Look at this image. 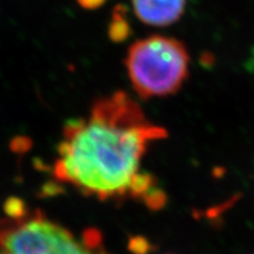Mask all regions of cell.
I'll return each instance as SVG.
<instances>
[{
  "label": "cell",
  "instance_id": "1",
  "mask_svg": "<svg viewBox=\"0 0 254 254\" xmlns=\"http://www.w3.org/2000/svg\"><path fill=\"white\" fill-rule=\"evenodd\" d=\"M166 136L128 94L114 92L95 100L87 117L65 124L53 177L100 201L134 199L158 209L166 196L141 164L150 145Z\"/></svg>",
  "mask_w": 254,
  "mask_h": 254
},
{
  "label": "cell",
  "instance_id": "2",
  "mask_svg": "<svg viewBox=\"0 0 254 254\" xmlns=\"http://www.w3.org/2000/svg\"><path fill=\"white\" fill-rule=\"evenodd\" d=\"M0 254H112L97 228L80 234L52 220L21 200L8 199L0 217Z\"/></svg>",
  "mask_w": 254,
  "mask_h": 254
},
{
  "label": "cell",
  "instance_id": "3",
  "mask_svg": "<svg viewBox=\"0 0 254 254\" xmlns=\"http://www.w3.org/2000/svg\"><path fill=\"white\" fill-rule=\"evenodd\" d=\"M189 65L185 45L164 36L135 41L125 58L132 86L142 99L177 93L189 77Z\"/></svg>",
  "mask_w": 254,
  "mask_h": 254
},
{
  "label": "cell",
  "instance_id": "4",
  "mask_svg": "<svg viewBox=\"0 0 254 254\" xmlns=\"http://www.w3.org/2000/svg\"><path fill=\"white\" fill-rule=\"evenodd\" d=\"M132 4L142 23L160 27L179 20L186 8V0H132Z\"/></svg>",
  "mask_w": 254,
  "mask_h": 254
},
{
  "label": "cell",
  "instance_id": "5",
  "mask_svg": "<svg viewBox=\"0 0 254 254\" xmlns=\"http://www.w3.org/2000/svg\"><path fill=\"white\" fill-rule=\"evenodd\" d=\"M110 38L113 41L126 40L131 34V26H129L128 21L126 18V9L123 6H118L114 9V13L111 20L110 28H109Z\"/></svg>",
  "mask_w": 254,
  "mask_h": 254
},
{
  "label": "cell",
  "instance_id": "6",
  "mask_svg": "<svg viewBox=\"0 0 254 254\" xmlns=\"http://www.w3.org/2000/svg\"><path fill=\"white\" fill-rule=\"evenodd\" d=\"M78 2L84 8L87 9H94L99 7L105 2V0H78Z\"/></svg>",
  "mask_w": 254,
  "mask_h": 254
}]
</instances>
